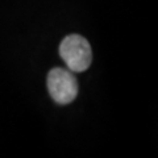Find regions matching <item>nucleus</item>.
Instances as JSON below:
<instances>
[{"label": "nucleus", "instance_id": "1", "mask_svg": "<svg viewBox=\"0 0 158 158\" xmlns=\"http://www.w3.org/2000/svg\"><path fill=\"white\" fill-rule=\"evenodd\" d=\"M59 54L67 65L69 70L81 73L90 67L92 61L91 46L85 37L79 34L67 36L61 42Z\"/></svg>", "mask_w": 158, "mask_h": 158}, {"label": "nucleus", "instance_id": "2", "mask_svg": "<svg viewBox=\"0 0 158 158\" xmlns=\"http://www.w3.org/2000/svg\"><path fill=\"white\" fill-rule=\"evenodd\" d=\"M48 90L58 104H69L77 98L78 82L73 73L66 69H53L48 75Z\"/></svg>", "mask_w": 158, "mask_h": 158}]
</instances>
